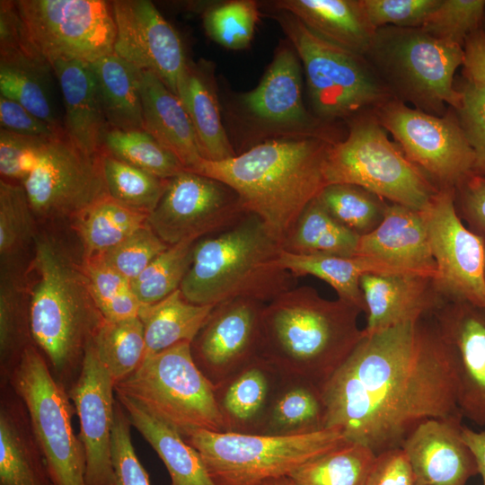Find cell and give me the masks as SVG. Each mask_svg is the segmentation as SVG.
<instances>
[{
	"label": "cell",
	"instance_id": "cell-50",
	"mask_svg": "<svg viewBox=\"0 0 485 485\" xmlns=\"http://www.w3.org/2000/svg\"><path fill=\"white\" fill-rule=\"evenodd\" d=\"M169 246L146 223L119 244L97 257L131 283Z\"/></svg>",
	"mask_w": 485,
	"mask_h": 485
},
{
	"label": "cell",
	"instance_id": "cell-54",
	"mask_svg": "<svg viewBox=\"0 0 485 485\" xmlns=\"http://www.w3.org/2000/svg\"><path fill=\"white\" fill-rule=\"evenodd\" d=\"M0 128L1 179L22 183L34 170L48 141Z\"/></svg>",
	"mask_w": 485,
	"mask_h": 485
},
{
	"label": "cell",
	"instance_id": "cell-16",
	"mask_svg": "<svg viewBox=\"0 0 485 485\" xmlns=\"http://www.w3.org/2000/svg\"><path fill=\"white\" fill-rule=\"evenodd\" d=\"M247 214L230 187L183 170L169 179L147 223L165 243L173 245L224 231Z\"/></svg>",
	"mask_w": 485,
	"mask_h": 485
},
{
	"label": "cell",
	"instance_id": "cell-8",
	"mask_svg": "<svg viewBox=\"0 0 485 485\" xmlns=\"http://www.w3.org/2000/svg\"><path fill=\"white\" fill-rule=\"evenodd\" d=\"M115 393L183 437L194 430L226 431L214 385L196 365L189 342L146 357L133 374L115 384Z\"/></svg>",
	"mask_w": 485,
	"mask_h": 485
},
{
	"label": "cell",
	"instance_id": "cell-26",
	"mask_svg": "<svg viewBox=\"0 0 485 485\" xmlns=\"http://www.w3.org/2000/svg\"><path fill=\"white\" fill-rule=\"evenodd\" d=\"M65 107L64 129L68 139L89 154L102 153L110 127L104 116L90 63L57 59L51 63Z\"/></svg>",
	"mask_w": 485,
	"mask_h": 485
},
{
	"label": "cell",
	"instance_id": "cell-19",
	"mask_svg": "<svg viewBox=\"0 0 485 485\" xmlns=\"http://www.w3.org/2000/svg\"><path fill=\"white\" fill-rule=\"evenodd\" d=\"M92 342V341H91ZM79 419L87 485H113L111 433L115 384L90 343L79 375L67 391Z\"/></svg>",
	"mask_w": 485,
	"mask_h": 485
},
{
	"label": "cell",
	"instance_id": "cell-32",
	"mask_svg": "<svg viewBox=\"0 0 485 485\" xmlns=\"http://www.w3.org/2000/svg\"><path fill=\"white\" fill-rule=\"evenodd\" d=\"M90 65L109 126L122 130L144 129L143 71L114 52Z\"/></svg>",
	"mask_w": 485,
	"mask_h": 485
},
{
	"label": "cell",
	"instance_id": "cell-2",
	"mask_svg": "<svg viewBox=\"0 0 485 485\" xmlns=\"http://www.w3.org/2000/svg\"><path fill=\"white\" fill-rule=\"evenodd\" d=\"M331 142L319 136L271 139L226 160L202 159L190 172L230 187L281 246L305 207L327 186L324 163Z\"/></svg>",
	"mask_w": 485,
	"mask_h": 485
},
{
	"label": "cell",
	"instance_id": "cell-13",
	"mask_svg": "<svg viewBox=\"0 0 485 485\" xmlns=\"http://www.w3.org/2000/svg\"><path fill=\"white\" fill-rule=\"evenodd\" d=\"M14 2L32 44L50 65L57 59L93 63L114 52L116 24L110 2Z\"/></svg>",
	"mask_w": 485,
	"mask_h": 485
},
{
	"label": "cell",
	"instance_id": "cell-33",
	"mask_svg": "<svg viewBox=\"0 0 485 485\" xmlns=\"http://www.w3.org/2000/svg\"><path fill=\"white\" fill-rule=\"evenodd\" d=\"M34 344L31 332L30 299L25 276L15 260H1L0 375L1 383L18 364L24 350Z\"/></svg>",
	"mask_w": 485,
	"mask_h": 485
},
{
	"label": "cell",
	"instance_id": "cell-45",
	"mask_svg": "<svg viewBox=\"0 0 485 485\" xmlns=\"http://www.w3.org/2000/svg\"><path fill=\"white\" fill-rule=\"evenodd\" d=\"M198 241L189 239L170 245L131 281V288L142 305L155 304L181 287Z\"/></svg>",
	"mask_w": 485,
	"mask_h": 485
},
{
	"label": "cell",
	"instance_id": "cell-9",
	"mask_svg": "<svg viewBox=\"0 0 485 485\" xmlns=\"http://www.w3.org/2000/svg\"><path fill=\"white\" fill-rule=\"evenodd\" d=\"M277 18L304 66L319 119H352L392 99L365 56L319 37L288 13Z\"/></svg>",
	"mask_w": 485,
	"mask_h": 485
},
{
	"label": "cell",
	"instance_id": "cell-49",
	"mask_svg": "<svg viewBox=\"0 0 485 485\" xmlns=\"http://www.w3.org/2000/svg\"><path fill=\"white\" fill-rule=\"evenodd\" d=\"M485 0H441L421 29L433 38L463 48L468 37L481 29Z\"/></svg>",
	"mask_w": 485,
	"mask_h": 485
},
{
	"label": "cell",
	"instance_id": "cell-41",
	"mask_svg": "<svg viewBox=\"0 0 485 485\" xmlns=\"http://www.w3.org/2000/svg\"><path fill=\"white\" fill-rule=\"evenodd\" d=\"M92 346L114 384L133 374L146 357L144 326L138 316L102 322Z\"/></svg>",
	"mask_w": 485,
	"mask_h": 485
},
{
	"label": "cell",
	"instance_id": "cell-52",
	"mask_svg": "<svg viewBox=\"0 0 485 485\" xmlns=\"http://www.w3.org/2000/svg\"><path fill=\"white\" fill-rule=\"evenodd\" d=\"M459 90L455 112L474 154L473 173L485 177V86L464 79Z\"/></svg>",
	"mask_w": 485,
	"mask_h": 485
},
{
	"label": "cell",
	"instance_id": "cell-57",
	"mask_svg": "<svg viewBox=\"0 0 485 485\" xmlns=\"http://www.w3.org/2000/svg\"><path fill=\"white\" fill-rule=\"evenodd\" d=\"M455 206L476 234L485 238V177L471 173L454 189Z\"/></svg>",
	"mask_w": 485,
	"mask_h": 485
},
{
	"label": "cell",
	"instance_id": "cell-64",
	"mask_svg": "<svg viewBox=\"0 0 485 485\" xmlns=\"http://www.w3.org/2000/svg\"></svg>",
	"mask_w": 485,
	"mask_h": 485
},
{
	"label": "cell",
	"instance_id": "cell-28",
	"mask_svg": "<svg viewBox=\"0 0 485 485\" xmlns=\"http://www.w3.org/2000/svg\"><path fill=\"white\" fill-rule=\"evenodd\" d=\"M144 129L190 171L204 159L193 124L178 96L150 71L142 72Z\"/></svg>",
	"mask_w": 485,
	"mask_h": 485
},
{
	"label": "cell",
	"instance_id": "cell-62",
	"mask_svg": "<svg viewBox=\"0 0 485 485\" xmlns=\"http://www.w3.org/2000/svg\"><path fill=\"white\" fill-rule=\"evenodd\" d=\"M484 240H485V238H484ZM484 278H485V273H484Z\"/></svg>",
	"mask_w": 485,
	"mask_h": 485
},
{
	"label": "cell",
	"instance_id": "cell-6",
	"mask_svg": "<svg viewBox=\"0 0 485 485\" xmlns=\"http://www.w3.org/2000/svg\"><path fill=\"white\" fill-rule=\"evenodd\" d=\"M365 57L392 98L435 116L460 107L454 77L463 65V48L421 28L386 26L375 30Z\"/></svg>",
	"mask_w": 485,
	"mask_h": 485
},
{
	"label": "cell",
	"instance_id": "cell-43",
	"mask_svg": "<svg viewBox=\"0 0 485 485\" xmlns=\"http://www.w3.org/2000/svg\"><path fill=\"white\" fill-rule=\"evenodd\" d=\"M101 164L110 198L147 216L154 210L169 179L156 177L103 151Z\"/></svg>",
	"mask_w": 485,
	"mask_h": 485
},
{
	"label": "cell",
	"instance_id": "cell-60",
	"mask_svg": "<svg viewBox=\"0 0 485 485\" xmlns=\"http://www.w3.org/2000/svg\"><path fill=\"white\" fill-rule=\"evenodd\" d=\"M462 436L464 442L475 456L478 471L485 485V428L475 431L469 427L463 426Z\"/></svg>",
	"mask_w": 485,
	"mask_h": 485
},
{
	"label": "cell",
	"instance_id": "cell-37",
	"mask_svg": "<svg viewBox=\"0 0 485 485\" xmlns=\"http://www.w3.org/2000/svg\"><path fill=\"white\" fill-rule=\"evenodd\" d=\"M359 238L335 220L315 198L303 210L281 249L300 255L352 257L357 253Z\"/></svg>",
	"mask_w": 485,
	"mask_h": 485
},
{
	"label": "cell",
	"instance_id": "cell-15",
	"mask_svg": "<svg viewBox=\"0 0 485 485\" xmlns=\"http://www.w3.org/2000/svg\"><path fill=\"white\" fill-rule=\"evenodd\" d=\"M423 213L437 289L446 301L485 309V240L463 224L454 190L439 189Z\"/></svg>",
	"mask_w": 485,
	"mask_h": 485
},
{
	"label": "cell",
	"instance_id": "cell-3",
	"mask_svg": "<svg viewBox=\"0 0 485 485\" xmlns=\"http://www.w3.org/2000/svg\"><path fill=\"white\" fill-rule=\"evenodd\" d=\"M360 313L340 298L320 296L311 287L291 288L264 306L260 356L283 378L322 387L364 337Z\"/></svg>",
	"mask_w": 485,
	"mask_h": 485
},
{
	"label": "cell",
	"instance_id": "cell-63",
	"mask_svg": "<svg viewBox=\"0 0 485 485\" xmlns=\"http://www.w3.org/2000/svg\"><path fill=\"white\" fill-rule=\"evenodd\" d=\"M485 19V18H484Z\"/></svg>",
	"mask_w": 485,
	"mask_h": 485
},
{
	"label": "cell",
	"instance_id": "cell-34",
	"mask_svg": "<svg viewBox=\"0 0 485 485\" xmlns=\"http://www.w3.org/2000/svg\"><path fill=\"white\" fill-rule=\"evenodd\" d=\"M279 264L295 278L310 275L325 281L337 292L340 299L357 306L364 313L366 304L360 287L362 276L370 273H405L358 255L352 257L300 255L282 250Z\"/></svg>",
	"mask_w": 485,
	"mask_h": 485
},
{
	"label": "cell",
	"instance_id": "cell-4",
	"mask_svg": "<svg viewBox=\"0 0 485 485\" xmlns=\"http://www.w3.org/2000/svg\"><path fill=\"white\" fill-rule=\"evenodd\" d=\"M25 276L33 343L54 377L68 391L104 318L81 264L74 263L53 241L37 238Z\"/></svg>",
	"mask_w": 485,
	"mask_h": 485
},
{
	"label": "cell",
	"instance_id": "cell-44",
	"mask_svg": "<svg viewBox=\"0 0 485 485\" xmlns=\"http://www.w3.org/2000/svg\"><path fill=\"white\" fill-rule=\"evenodd\" d=\"M317 198L335 220L360 237L380 225L388 206L381 197L346 183L325 186Z\"/></svg>",
	"mask_w": 485,
	"mask_h": 485
},
{
	"label": "cell",
	"instance_id": "cell-25",
	"mask_svg": "<svg viewBox=\"0 0 485 485\" xmlns=\"http://www.w3.org/2000/svg\"><path fill=\"white\" fill-rule=\"evenodd\" d=\"M282 378L269 362L258 356L215 385L216 401L225 430L260 434Z\"/></svg>",
	"mask_w": 485,
	"mask_h": 485
},
{
	"label": "cell",
	"instance_id": "cell-23",
	"mask_svg": "<svg viewBox=\"0 0 485 485\" xmlns=\"http://www.w3.org/2000/svg\"><path fill=\"white\" fill-rule=\"evenodd\" d=\"M356 255L401 272L437 277L423 211L391 203L380 225L359 238Z\"/></svg>",
	"mask_w": 485,
	"mask_h": 485
},
{
	"label": "cell",
	"instance_id": "cell-29",
	"mask_svg": "<svg viewBox=\"0 0 485 485\" xmlns=\"http://www.w3.org/2000/svg\"><path fill=\"white\" fill-rule=\"evenodd\" d=\"M275 5L319 37L363 56L375 32L360 0H280Z\"/></svg>",
	"mask_w": 485,
	"mask_h": 485
},
{
	"label": "cell",
	"instance_id": "cell-18",
	"mask_svg": "<svg viewBox=\"0 0 485 485\" xmlns=\"http://www.w3.org/2000/svg\"><path fill=\"white\" fill-rule=\"evenodd\" d=\"M265 304L235 298L215 305L190 343L196 365L214 386L260 356Z\"/></svg>",
	"mask_w": 485,
	"mask_h": 485
},
{
	"label": "cell",
	"instance_id": "cell-21",
	"mask_svg": "<svg viewBox=\"0 0 485 485\" xmlns=\"http://www.w3.org/2000/svg\"><path fill=\"white\" fill-rule=\"evenodd\" d=\"M462 418L427 419L407 436L401 448L414 485H466L479 473L475 456L462 436Z\"/></svg>",
	"mask_w": 485,
	"mask_h": 485
},
{
	"label": "cell",
	"instance_id": "cell-17",
	"mask_svg": "<svg viewBox=\"0 0 485 485\" xmlns=\"http://www.w3.org/2000/svg\"><path fill=\"white\" fill-rule=\"evenodd\" d=\"M114 53L141 71H150L176 94L189 59L181 38L151 1L115 0Z\"/></svg>",
	"mask_w": 485,
	"mask_h": 485
},
{
	"label": "cell",
	"instance_id": "cell-47",
	"mask_svg": "<svg viewBox=\"0 0 485 485\" xmlns=\"http://www.w3.org/2000/svg\"><path fill=\"white\" fill-rule=\"evenodd\" d=\"M81 267L96 306L105 320L120 321L138 316L142 304L129 280L97 256L84 258Z\"/></svg>",
	"mask_w": 485,
	"mask_h": 485
},
{
	"label": "cell",
	"instance_id": "cell-5",
	"mask_svg": "<svg viewBox=\"0 0 485 485\" xmlns=\"http://www.w3.org/2000/svg\"><path fill=\"white\" fill-rule=\"evenodd\" d=\"M282 249L260 217L199 239L181 285L183 297L200 305L250 298L268 304L294 288V275L279 264Z\"/></svg>",
	"mask_w": 485,
	"mask_h": 485
},
{
	"label": "cell",
	"instance_id": "cell-39",
	"mask_svg": "<svg viewBox=\"0 0 485 485\" xmlns=\"http://www.w3.org/2000/svg\"><path fill=\"white\" fill-rule=\"evenodd\" d=\"M376 456L369 447L346 441L304 463L288 477L295 485H366Z\"/></svg>",
	"mask_w": 485,
	"mask_h": 485
},
{
	"label": "cell",
	"instance_id": "cell-35",
	"mask_svg": "<svg viewBox=\"0 0 485 485\" xmlns=\"http://www.w3.org/2000/svg\"><path fill=\"white\" fill-rule=\"evenodd\" d=\"M322 387L301 379L282 378L260 435L292 436L326 428Z\"/></svg>",
	"mask_w": 485,
	"mask_h": 485
},
{
	"label": "cell",
	"instance_id": "cell-36",
	"mask_svg": "<svg viewBox=\"0 0 485 485\" xmlns=\"http://www.w3.org/2000/svg\"><path fill=\"white\" fill-rule=\"evenodd\" d=\"M214 306L190 303L180 288L155 304L142 305L138 318L144 326L146 357L191 343Z\"/></svg>",
	"mask_w": 485,
	"mask_h": 485
},
{
	"label": "cell",
	"instance_id": "cell-7",
	"mask_svg": "<svg viewBox=\"0 0 485 485\" xmlns=\"http://www.w3.org/2000/svg\"><path fill=\"white\" fill-rule=\"evenodd\" d=\"M324 175L327 185L346 183L414 210L423 211L438 189L392 141L374 111L349 120L342 141L329 146Z\"/></svg>",
	"mask_w": 485,
	"mask_h": 485
},
{
	"label": "cell",
	"instance_id": "cell-11",
	"mask_svg": "<svg viewBox=\"0 0 485 485\" xmlns=\"http://www.w3.org/2000/svg\"><path fill=\"white\" fill-rule=\"evenodd\" d=\"M4 383L24 403L54 484L87 485L84 448L72 427L75 408L34 344L24 350Z\"/></svg>",
	"mask_w": 485,
	"mask_h": 485
},
{
	"label": "cell",
	"instance_id": "cell-46",
	"mask_svg": "<svg viewBox=\"0 0 485 485\" xmlns=\"http://www.w3.org/2000/svg\"><path fill=\"white\" fill-rule=\"evenodd\" d=\"M38 235L37 218L22 183L0 180V256L13 260Z\"/></svg>",
	"mask_w": 485,
	"mask_h": 485
},
{
	"label": "cell",
	"instance_id": "cell-51",
	"mask_svg": "<svg viewBox=\"0 0 485 485\" xmlns=\"http://www.w3.org/2000/svg\"><path fill=\"white\" fill-rule=\"evenodd\" d=\"M130 419L116 398L111 433L113 485H151L131 441Z\"/></svg>",
	"mask_w": 485,
	"mask_h": 485
},
{
	"label": "cell",
	"instance_id": "cell-10",
	"mask_svg": "<svg viewBox=\"0 0 485 485\" xmlns=\"http://www.w3.org/2000/svg\"><path fill=\"white\" fill-rule=\"evenodd\" d=\"M183 438L199 453L216 485H260L288 476L348 441L338 428L292 436L194 430Z\"/></svg>",
	"mask_w": 485,
	"mask_h": 485
},
{
	"label": "cell",
	"instance_id": "cell-30",
	"mask_svg": "<svg viewBox=\"0 0 485 485\" xmlns=\"http://www.w3.org/2000/svg\"><path fill=\"white\" fill-rule=\"evenodd\" d=\"M176 95L193 124L204 159L217 162L235 156L222 123L213 75L206 63L189 61Z\"/></svg>",
	"mask_w": 485,
	"mask_h": 485
},
{
	"label": "cell",
	"instance_id": "cell-12",
	"mask_svg": "<svg viewBox=\"0 0 485 485\" xmlns=\"http://www.w3.org/2000/svg\"><path fill=\"white\" fill-rule=\"evenodd\" d=\"M374 112L438 190H454L473 172L474 154L454 109L435 116L392 98Z\"/></svg>",
	"mask_w": 485,
	"mask_h": 485
},
{
	"label": "cell",
	"instance_id": "cell-24",
	"mask_svg": "<svg viewBox=\"0 0 485 485\" xmlns=\"http://www.w3.org/2000/svg\"><path fill=\"white\" fill-rule=\"evenodd\" d=\"M0 485H55L22 399L1 384Z\"/></svg>",
	"mask_w": 485,
	"mask_h": 485
},
{
	"label": "cell",
	"instance_id": "cell-61",
	"mask_svg": "<svg viewBox=\"0 0 485 485\" xmlns=\"http://www.w3.org/2000/svg\"><path fill=\"white\" fill-rule=\"evenodd\" d=\"M260 485H295V483L288 476H282L267 480Z\"/></svg>",
	"mask_w": 485,
	"mask_h": 485
},
{
	"label": "cell",
	"instance_id": "cell-31",
	"mask_svg": "<svg viewBox=\"0 0 485 485\" xmlns=\"http://www.w3.org/2000/svg\"><path fill=\"white\" fill-rule=\"evenodd\" d=\"M116 398L127 411L131 425L164 463L172 485H216L199 453L181 434L132 401Z\"/></svg>",
	"mask_w": 485,
	"mask_h": 485
},
{
	"label": "cell",
	"instance_id": "cell-20",
	"mask_svg": "<svg viewBox=\"0 0 485 485\" xmlns=\"http://www.w3.org/2000/svg\"><path fill=\"white\" fill-rule=\"evenodd\" d=\"M434 315L453 361L458 408L485 428V309L446 301Z\"/></svg>",
	"mask_w": 485,
	"mask_h": 485
},
{
	"label": "cell",
	"instance_id": "cell-1",
	"mask_svg": "<svg viewBox=\"0 0 485 485\" xmlns=\"http://www.w3.org/2000/svg\"><path fill=\"white\" fill-rule=\"evenodd\" d=\"M322 392L326 428L375 454L427 419L462 415L448 348L425 319L365 334Z\"/></svg>",
	"mask_w": 485,
	"mask_h": 485
},
{
	"label": "cell",
	"instance_id": "cell-22",
	"mask_svg": "<svg viewBox=\"0 0 485 485\" xmlns=\"http://www.w3.org/2000/svg\"><path fill=\"white\" fill-rule=\"evenodd\" d=\"M360 287L366 304V335L425 319L446 302L434 278L414 273L365 274Z\"/></svg>",
	"mask_w": 485,
	"mask_h": 485
},
{
	"label": "cell",
	"instance_id": "cell-27",
	"mask_svg": "<svg viewBox=\"0 0 485 485\" xmlns=\"http://www.w3.org/2000/svg\"><path fill=\"white\" fill-rule=\"evenodd\" d=\"M243 103L258 119L278 126L315 125L304 109L299 57L287 43L278 48L260 84L245 94Z\"/></svg>",
	"mask_w": 485,
	"mask_h": 485
},
{
	"label": "cell",
	"instance_id": "cell-58",
	"mask_svg": "<svg viewBox=\"0 0 485 485\" xmlns=\"http://www.w3.org/2000/svg\"><path fill=\"white\" fill-rule=\"evenodd\" d=\"M366 485H414L410 465L401 447L377 454Z\"/></svg>",
	"mask_w": 485,
	"mask_h": 485
},
{
	"label": "cell",
	"instance_id": "cell-48",
	"mask_svg": "<svg viewBox=\"0 0 485 485\" xmlns=\"http://www.w3.org/2000/svg\"><path fill=\"white\" fill-rule=\"evenodd\" d=\"M259 17L252 0H232L210 6L204 12L203 24L207 36L233 50L247 48Z\"/></svg>",
	"mask_w": 485,
	"mask_h": 485
},
{
	"label": "cell",
	"instance_id": "cell-42",
	"mask_svg": "<svg viewBox=\"0 0 485 485\" xmlns=\"http://www.w3.org/2000/svg\"><path fill=\"white\" fill-rule=\"evenodd\" d=\"M102 151L162 179H171L185 170L181 161L145 129L109 127Z\"/></svg>",
	"mask_w": 485,
	"mask_h": 485
},
{
	"label": "cell",
	"instance_id": "cell-40",
	"mask_svg": "<svg viewBox=\"0 0 485 485\" xmlns=\"http://www.w3.org/2000/svg\"><path fill=\"white\" fill-rule=\"evenodd\" d=\"M148 216L130 209L109 196L75 218L84 258L100 255L147 223Z\"/></svg>",
	"mask_w": 485,
	"mask_h": 485
},
{
	"label": "cell",
	"instance_id": "cell-53",
	"mask_svg": "<svg viewBox=\"0 0 485 485\" xmlns=\"http://www.w3.org/2000/svg\"><path fill=\"white\" fill-rule=\"evenodd\" d=\"M375 30L393 26L421 28L441 0H360Z\"/></svg>",
	"mask_w": 485,
	"mask_h": 485
},
{
	"label": "cell",
	"instance_id": "cell-59",
	"mask_svg": "<svg viewBox=\"0 0 485 485\" xmlns=\"http://www.w3.org/2000/svg\"><path fill=\"white\" fill-rule=\"evenodd\" d=\"M463 78L485 86V31L471 34L464 46Z\"/></svg>",
	"mask_w": 485,
	"mask_h": 485
},
{
	"label": "cell",
	"instance_id": "cell-14",
	"mask_svg": "<svg viewBox=\"0 0 485 485\" xmlns=\"http://www.w3.org/2000/svg\"><path fill=\"white\" fill-rule=\"evenodd\" d=\"M37 219H75L108 197L101 154H89L64 135L51 138L22 182Z\"/></svg>",
	"mask_w": 485,
	"mask_h": 485
},
{
	"label": "cell",
	"instance_id": "cell-55",
	"mask_svg": "<svg viewBox=\"0 0 485 485\" xmlns=\"http://www.w3.org/2000/svg\"><path fill=\"white\" fill-rule=\"evenodd\" d=\"M0 55H21L48 62L32 44L14 1H0Z\"/></svg>",
	"mask_w": 485,
	"mask_h": 485
},
{
	"label": "cell",
	"instance_id": "cell-56",
	"mask_svg": "<svg viewBox=\"0 0 485 485\" xmlns=\"http://www.w3.org/2000/svg\"><path fill=\"white\" fill-rule=\"evenodd\" d=\"M1 128L35 137L56 138L66 135L64 128L53 126L22 107L21 104L0 96Z\"/></svg>",
	"mask_w": 485,
	"mask_h": 485
},
{
	"label": "cell",
	"instance_id": "cell-38",
	"mask_svg": "<svg viewBox=\"0 0 485 485\" xmlns=\"http://www.w3.org/2000/svg\"><path fill=\"white\" fill-rule=\"evenodd\" d=\"M51 70V65L46 61L21 55H0V93L40 119L64 128L51 101L48 88Z\"/></svg>",
	"mask_w": 485,
	"mask_h": 485
}]
</instances>
